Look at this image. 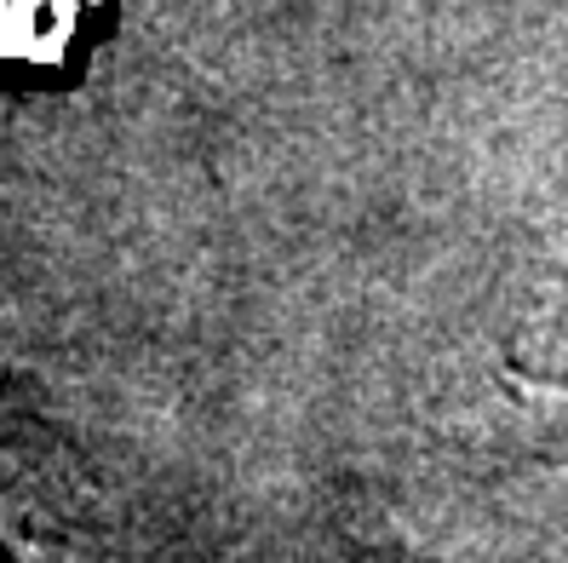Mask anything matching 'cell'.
I'll return each instance as SVG.
<instances>
[{"label":"cell","instance_id":"cell-1","mask_svg":"<svg viewBox=\"0 0 568 563\" xmlns=\"http://www.w3.org/2000/svg\"><path fill=\"white\" fill-rule=\"evenodd\" d=\"M98 36V0H0V76H75Z\"/></svg>","mask_w":568,"mask_h":563}]
</instances>
